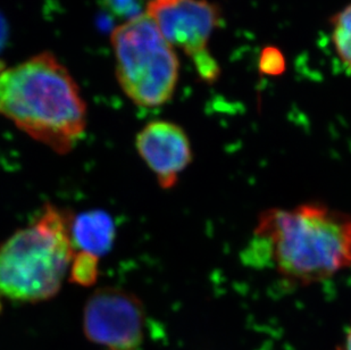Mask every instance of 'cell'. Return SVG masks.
<instances>
[{"instance_id":"8","label":"cell","mask_w":351,"mask_h":350,"mask_svg":"<svg viewBox=\"0 0 351 350\" xmlns=\"http://www.w3.org/2000/svg\"><path fill=\"white\" fill-rule=\"evenodd\" d=\"M70 233L74 251L101 258L113 248L117 225L106 211L93 209L72 215Z\"/></svg>"},{"instance_id":"9","label":"cell","mask_w":351,"mask_h":350,"mask_svg":"<svg viewBox=\"0 0 351 350\" xmlns=\"http://www.w3.org/2000/svg\"><path fill=\"white\" fill-rule=\"evenodd\" d=\"M331 23L337 54L346 67L351 69V3L333 16Z\"/></svg>"},{"instance_id":"1","label":"cell","mask_w":351,"mask_h":350,"mask_svg":"<svg viewBox=\"0 0 351 350\" xmlns=\"http://www.w3.org/2000/svg\"><path fill=\"white\" fill-rule=\"evenodd\" d=\"M243 257L290 283L328 280L351 268V214L319 202L264 211Z\"/></svg>"},{"instance_id":"7","label":"cell","mask_w":351,"mask_h":350,"mask_svg":"<svg viewBox=\"0 0 351 350\" xmlns=\"http://www.w3.org/2000/svg\"><path fill=\"white\" fill-rule=\"evenodd\" d=\"M136 152L155 175L159 187L169 190L193 162L186 131L169 121H152L136 137Z\"/></svg>"},{"instance_id":"6","label":"cell","mask_w":351,"mask_h":350,"mask_svg":"<svg viewBox=\"0 0 351 350\" xmlns=\"http://www.w3.org/2000/svg\"><path fill=\"white\" fill-rule=\"evenodd\" d=\"M145 325L143 301L123 288H99L84 305L83 331L101 349L141 350Z\"/></svg>"},{"instance_id":"3","label":"cell","mask_w":351,"mask_h":350,"mask_svg":"<svg viewBox=\"0 0 351 350\" xmlns=\"http://www.w3.org/2000/svg\"><path fill=\"white\" fill-rule=\"evenodd\" d=\"M71 218L46 205L0 244V311L5 304H38L60 292L74 255Z\"/></svg>"},{"instance_id":"13","label":"cell","mask_w":351,"mask_h":350,"mask_svg":"<svg viewBox=\"0 0 351 350\" xmlns=\"http://www.w3.org/2000/svg\"><path fill=\"white\" fill-rule=\"evenodd\" d=\"M3 34H5V31H3V21H0V45L3 43Z\"/></svg>"},{"instance_id":"5","label":"cell","mask_w":351,"mask_h":350,"mask_svg":"<svg viewBox=\"0 0 351 350\" xmlns=\"http://www.w3.org/2000/svg\"><path fill=\"white\" fill-rule=\"evenodd\" d=\"M147 15L171 46L180 47L193 60L206 81L219 76V67L208 43L219 22L217 6L207 0H152Z\"/></svg>"},{"instance_id":"12","label":"cell","mask_w":351,"mask_h":350,"mask_svg":"<svg viewBox=\"0 0 351 350\" xmlns=\"http://www.w3.org/2000/svg\"><path fill=\"white\" fill-rule=\"evenodd\" d=\"M338 350H351V327H349L348 332L346 334L345 340Z\"/></svg>"},{"instance_id":"2","label":"cell","mask_w":351,"mask_h":350,"mask_svg":"<svg viewBox=\"0 0 351 350\" xmlns=\"http://www.w3.org/2000/svg\"><path fill=\"white\" fill-rule=\"evenodd\" d=\"M0 116L60 155L86 133V105L79 86L50 53L0 70Z\"/></svg>"},{"instance_id":"11","label":"cell","mask_w":351,"mask_h":350,"mask_svg":"<svg viewBox=\"0 0 351 350\" xmlns=\"http://www.w3.org/2000/svg\"><path fill=\"white\" fill-rule=\"evenodd\" d=\"M107 10L115 16L131 20L133 17L141 15V3L140 0H103Z\"/></svg>"},{"instance_id":"4","label":"cell","mask_w":351,"mask_h":350,"mask_svg":"<svg viewBox=\"0 0 351 350\" xmlns=\"http://www.w3.org/2000/svg\"><path fill=\"white\" fill-rule=\"evenodd\" d=\"M119 86L136 105L153 108L172 98L179 60L146 13L125 21L110 36Z\"/></svg>"},{"instance_id":"10","label":"cell","mask_w":351,"mask_h":350,"mask_svg":"<svg viewBox=\"0 0 351 350\" xmlns=\"http://www.w3.org/2000/svg\"><path fill=\"white\" fill-rule=\"evenodd\" d=\"M99 261L100 258L93 255L74 251L69 270L71 282L81 287L93 285L99 277Z\"/></svg>"}]
</instances>
